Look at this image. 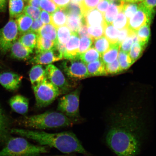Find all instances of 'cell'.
<instances>
[{
  "label": "cell",
  "mask_w": 156,
  "mask_h": 156,
  "mask_svg": "<svg viewBox=\"0 0 156 156\" xmlns=\"http://www.w3.org/2000/svg\"><path fill=\"white\" fill-rule=\"evenodd\" d=\"M153 113V107L139 102L109 107L105 117L107 146L118 156L139 155L151 136Z\"/></svg>",
  "instance_id": "6da1fadb"
},
{
  "label": "cell",
  "mask_w": 156,
  "mask_h": 156,
  "mask_svg": "<svg viewBox=\"0 0 156 156\" xmlns=\"http://www.w3.org/2000/svg\"><path fill=\"white\" fill-rule=\"evenodd\" d=\"M11 133L34 140L41 145L56 148L65 154L77 153L87 154V152L73 132L67 131L48 133L39 130L13 128Z\"/></svg>",
  "instance_id": "7a4b0ae2"
},
{
  "label": "cell",
  "mask_w": 156,
  "mask_h": 156,
  "mask_svg": "<svg viewBox=\"0 0 156 156\" xmlns=\"http://www.w3.org/2000/svg\"><path fill=\"white\" fill-rule=\"evenodd\" d=\"M18 122L25 127L38 130L67 127L76 124L73 120L62 113L53 111L23 117L18 120Z\"/></svg>",
  "instance_id": "3957f363"
},
{
  "label": "cell",
  "mask_w": 156,
  "mask_h": 156,
  "mask_svg": "<svg viewBox=\"0 0 156 156\" xmlns=\"http://www.w3.org/2000/svg\"><path fill=\"white\" fill-rule=\"evenodd\" d=\"M48 152L46 146L34 145L24 138L10 137L0 156H39Z\"/></svg>",
  "instance_id": "277c9868"
},
{
  "label": "cell",
  "mask_w": 156,
  "mask_h": 156,
  "mask_svg": "<svg viewBox=\"0 0 156 156\" xmlns=\"http://www.w3.org/2000/svg\"><path fill=\"white\" fill-rule=\"evenodd\" d=\"M32 88L36 98V106L38 108L48 106L62 94L59 89L47 78L41 83L32 86Z\"/></svg>",
  "instance_id": "5b68a950"
},
{
  "label": "cell",
  "mask_w": 156,
  "mask_h": 156,
  "mask_svg": "<svg viewBox=\"0 0 156 156\" xmlns=\"http://www.w3.org/2000/svg\"><path fill=\"white\" fill-rule=\"evenodd\" d=\"M80 93L79 89L64 95L58 100L57 110L76 123L81 122L79 110Z\"/></svg>",
  "instance_id": "8992f818"
},
{
  "label": "cell",
  "mask_w": 156,
  "mask_h": 156,
  "mask_svg": "<svg viewBox=\"0 0 156 156\" xmlns=\"http://www.w3.org/2000/svg\"><path fill=\"white\" fill-rule=\"evenodd\" d=\"M19 31L16 21L10 19L8 22L0 29V51L5 54L10 50L12 45L17 40Z\"/></svg>",
  "instance_id": "52a82bcc"
},
{
  "label": "cell",
  "mask_w": 156,
  "mask_h": 156,
  "mask_svg": "<svg viewBox=\"0 0 156 156\" xmlns=\"http://www.w3.org/2000/svg\"><path fill=\"white\" fill-rule=\"evenodd\" d=\"M86 65L79 58L75 59L66 60L62 62L61 66L68 77L73 79L81 80L90 76Z\"/></svg>",
  "instance_id": "ba28073f"
},
{
  "label": "cell",
  "mask_w": 156,
  "mask_h": 156,
  "mask_svg": "<svg viewBox=\"0 0 156 156\" xmlns=\"http://www.w3.org/2000/svg\"><path fill=\"white\" fill-rule=\"evenodd\" d=\"M45 71L47 78L59 89L62 94L69 92L71 87L59 69L53 64H49L47 66Z\"/></svg>",
  "instance_id": "9c48e42d"
},
{
  "label": "cell",
  "mask_w": 156,
  "mask_h": 156,
  "mask_svg": "<svg viewBox=\"0 0 156 156\" xmlns=\"http://www.w3.org/2000/svg\"><path fill=\"white\" fill-rule=\"evenodd\" d=\"M139 8L132 16L128 19V28L129 30L136 32L141 27L147 23L151 24L154 15L148 11L140 2Z\"/></svg>",
  "instance_id": "30bf717a"
},
{
  "label": "cell",
  "mask_w": 156,
  "mask_h": 156,
  "mask_svg": "<svg viewBox=\"0 0 156 156\" xmlns=\"http://www.w3.org/2000/svg\"><path fill=\"white\" fill-rule=\"evenodd\" d=\"M36 55L30 60L32 64H48L63 59V55L55 46L51 50Z\"/></svg>",
  "instance_id": "8fae6325"
},
{
  "label": "cell",
  "mask_w": 156,
  "mask_h": 156,
  "mask_svg": "<svg viewBox=\"0 0 156 156\" xmlns=\"http://www.w3.org/2000/svg\"><path fill=\"white\" fill-rule=\"evenodd\" d=\"M23 77L11 72L0 73V84L8 90L15 91L19 88Z\"/></svg>",
  "instance_id": "7c38bea8"
},
{
  "label": "cell",
  "mask_w": 156,
  "mask_h": 156,
  "mask_svg": "<svg viewBox=\"0 0 156 156\" xmlns=\"http://www.w3.org/2000/svg\"><path fill=\"white\" fill-rule=\"evenodd\" d=\"M80 37L77 33H72L69 41L66 44V51L63 58L66 60H73L79 58V48Z\"/></svg>",
  "instance_id": "4fadbf2b"
},
{
  "label": "cell",
  "mask_w": 156,
  "mask_h": 156,
  "mask_svg": "<svg viewBox=\"0 0 156 156\" xmlns=\"http://www.w3.org/2000/svg\"><path fill=\"white\" fill-rule=\"evenodd\" d=\"M10 50L12 57L19 60H28L33 53V50L26 47L18 40L13 43Z\"/></svg>",
  "instance_id": "5bb4252c"
},
{
  "label": "cell",
  "mask_w": 156,
  "mask_h": 156,
  "mask_svg": "<svg viewBox=\"0 0 156 156\" xmlns=\"http://www.w3.org/2000/svg\"><path fill=\"white\" fill-rule=\"evenodd\" d=\"M9 104L15 112L25 115L28 112L29 101L28 98L21 95H16L10 99Z\"/></svg>",
  "instance_id": "9a60e30c"
},
{
  "label": "cell",
  "mask_w": 156,
  "mask_h": 156,
  "mask_svg": "<svg viewBox=\"0 0 156 156\" xmlns=\"http://www.w3.org/2000/svg\"><path fill=\"white\" fill-rule=\"evenodd\" d=\"M10 121L0 105V145L5 144L9 138Z\"/></svg>",
  "instance_id": "2e32d148"
},
{
  "label": "cell",
  "mask_w": 156,
  "mask_h": 156,
  "mask_svg": "<svg viewBox=\"0 0 156 156\" xmlns=\"http://www.w3.org/2000/svg\"><path fill=\"white\" fill-rule=\"evenodd\" d=\"M83 23L87 27L97 26L105 23L104 15L97 9L88 12L83 17Z\"/></svg>",
  "instance_id": "e0dca14e"
},
{
  "label": "cell",
  "mask_w": 156,
  "mask_h": 156,
  "mask_svg": "<svg viewBox=\"0 0 156 156\" xmlns=\"http://www.w3.org/2000/svg\"><path fill=\"white\" fill-rule=\"evenodd\" d=\"M29 77L32 86L38 84L46 79L45 70L41 65H35L29 72Z\"/></svg>",
  "instance_id": "ac0fdd59"
},
{
  "label": "cell",
  "mask_w": 156,
  "mask_h": 156,
  "mask_svg": "<svg viewBox=\"0 0 156 156\" xmlns=\"http://www.w3.org/2000/svg\"><path fill=\"white\" fill-rule=\"evenodd\" d=\"M123 2L122 1L119 4L111 2L107 9L108 10L104 15V21L106 24H112L119 12L122 11Z\"/></svg>",
  "instance_id": "d6986e66"
},
{
  "label": "cell",
  "mask_w": 156,
  "mask_h": 156,
  "mask_svg": "<svg viewBox=\"0 0 156 156\" xmlns=\"http://www.w3.org/2000/svg\"><path fill=\"white\" fill-rule=\"evenodd\" d=\"M19 34L22 35L30 31L33 19L24 13L19 16L16 18Z\"/></svg>",
  "instance_id": "ffe728a7"
},
{
  "label": "cell",
  "mask_w": 156,
  "mask_h": 156,
  "mask_svg": "<svg viewBox=\"0 0 156 156\" xmlns=\"http://www.w3.org/2000/svg\"><path fill=\"white\" fill-rule=\"evenodd\" d=\"M120 48L119 44H111L110 48L101 55V58L103 63L106 64L115 61L118 57Z\"/></svg>",
  "instance_id": "44dd1931"
},
{
  "label": "cell",
  "mask_w": 156,
  "mask_h": 156,
  "mask_svg": "<svg viewBox=\"0 0 156 156\" xmlns=\"http://www.w3.org/2000/svg\"><path fill=\"white\" fill-rule=\"evenodd\" d=\"M87 68L90 76L107 75L105 64L101 58L87 64Z\"/></svg>",
  "instance_id": "7402d4cb"
},
{
  "label": "cell",
  "mask_w": 156,
  "mask_h": 156,
  "mask_svg": "<svg viewBox=\"0 0 156 156\" xmlns=\"http://www.w3.org/2000/svg\"><path fill=\"white\" fill-rule=\"evenodd\" d=\"M67 15L63 8H58L51 15V23L56 28L66 25Z\"/></svg>",
  "instance_id": "603a6c76"
},
{
  "label": "cell",
  "mask_w": 156,
  "mask_h": 156,
  "mask_svg": "<svg viewBox=\"0 0 156 156\" xmlns=\"http://www.w3.org/2000/svg\"><path fill=\"white\" fill-rule=\"evenodd\" d=\"M38 34L55 43L57 42V28L51 23L44 25L39 30Z\"/></svg>",
  "instance_id": "cb8c5ba5"
},
{
  "label": "cell",
  "mask_w": 156,
  "mask_h": 156,
  "mask_svg": "<svg viewBox=\"0 0 156 156\" xmlns=\"http://www.w3.org/2000/svg\"><path fill=\"white\" fill-rule=\"evenodd\" d=\"M24 8V0H9L10 19H16L22 14Z\"/></svg>",
  "instance_id": "d4e9b609"
},
{
  "label": "cell",
  "mask_w": 156,
  "mask_h": 156,
  "mask_svg": "<svg viewBox=\"0 0 156 156\" xmlns=\"http://www.w3.org/2000/svg\"><path fill=\"white\" fill-rule=\"evenodd\" d=\"M55 43L53 41L48 40L38 35L35 47L36 54L42 53L51 50L55 46Z\"/></svg>",
  "instance_id": "484cf974"
},
{
  "label": "cell",
  "mask_w": 156,
  "mask_h": 156,
  "mask_svg": "<svg viewBox=\"0 0 156 156\" xmlns=\"http://www.w3.org/2000/svg\"><path fill=\"white\" fill-rule=\"evenodd\" d=\"M38 36L37 33L29 31L21 35L18 40L26 47L34 50L36 46Z\"/></svg>",
  "instance_id": "4316f807"
},
{
  "label": "cell",
  "mask_w": 156,
  "mask_h": 156,
  "mask_svg": "<svg viewBox=\"0 0 156 156\" xmlns=\"http://www.w3.org/2000/svg\"><path fill=\"white\" fill-rule=\"evenodd\" d=\"M67 15L66 25L72 33H77L84 23L83 17L74 15Z\"/></svg>",
  "instance_id": "83f0119b"
},
{
  "label": "cell",
  "mask_w": 156,
  "mask_h": 156,
  "mask_svg": "<svg viewBox=\"0 0 156 156\" xmlns=\"http://www.w3.org/2000/svg\"><path fill=\"white\" fill-rule=\"evenodd\" d=\"M150 24V23H147L144 25L136 32L138 41L146 46L149 41L151 36Z\"/></svg>",
  "instance_id": "f1b7e54d"
},
{
  "label": "cell",
  "mask_w": 156,
  "mask_h": 156,
  "mask_svg": "<svg viewBox=\"0 0 156 156\" xmlns=\"http://www.w3.org/2000/svg\"><path fill=\"white\" fill-rule=\"evenodd\" d=\"M119 32V30L115 28L112 24H107L105 23L104 36L108 40L111 44L117 43Z\"/></svg>",
  "instance_id": "f546056e"
},
{
  "label": "cell",
  "mask_w": 156,
  "mask_h": 156,
  "mask_svg": "<svg viewBox=\"0 0 156 156\" xmlns=\"http://www.w3.org/2000/svg\"><path fill=\"white\" fill-rule=\"evenodd\" d=\"M101 56V55L92 46L86 51L80 55L79 58L84 63L87 64L100 59Z\"/></svg>",
  "instance_id": "4dcf8cb0"
},
{
  "label": "cell",
  "mask_w": 156,
  "mask_h": 156,
  "mask_svg": "<svg viewBox=\"0 0 156 156\" xmlns=\"http://www.w3.org/2000/svg\"><path fill=\"white\" fill-rule=\"evenodd\" d=\"M111 43L103 36L93 40L92 46L99 54L102 55L110 48Z\"/></svg>",
  "instance_id": "1f68e13d"
},
{
  "label": "cell",
  "mask_w": 156,
  "mask_h": 156,
  "mask_svg": "<svg viewBox=\"0 0 156 156\" xmlns=\"http://www.w3.org/2000/svg\"><path fill=\"white\" fill-rule=\"evenodd\" d=\"M118 60L122 72L128 69L134 62L130 57L129 53L119 51L118 55Z\"/></svg>",
  "instance_id": "d6a6232c"
},
{
  "label": "cell",
  "mask_w": 156,
  "mask_h": 156,
  "mask_svg": "<svg viewBox=\"0 0 156 156\" xmlns=\"http://www.w3.org/2000/svg\"><path fill=\"white\" fill-rule=\"evenodd\" d=\"M57 41L60 44H66L69 41L72 32L66 25L57 28Z\"/></svg>",
  "instance_id": "836d02e7"
},
{
  "label": "cell",
  "mask_w": 156,
  "mask_h": 156,
  "mask_svg": "<svg viewBox=\"0 0 156 156\" xmlns=\"http://www.w3.org/2000/svg\"><path fill=\"white\" fill-rule=\"evenodd\" d=\"M146 47L139 42L133 43L132 44L129 55L134 62L141 56Z\"/></svg>",
  "instance_id": "e575fe53"
},
{
  "label": "cell",
  "mask_w": 156,
  "mask_h": 156,
  "mask_svg": "<svg viewBox=\"0 0 156 156\" xmlns=\"http://www.w3.org/2000/svg\"><path fill=\"white\" fill-rule=\"evenodd\" d=\"M138 8V2H127L124 1L122 4V11L128 19L135 14Z\"/></svg>",
  "instance_id": "d590c367"
},
{
  "label": "cell",
  "mask_w": 156,
  "mask_h": 156,
  "mask_svg": "<svg viewBox=\"0 0 156 156\" xmlns=\"http://www.w3.org/2000/svg\"><path fill=\"white\" fill-rule=\"evenodd\" d=\"M128 19L122 11L119 12L112 24L115 28L119 30L128 28Z\"/></svg>",
  "instance_id": "8d00e7d4"
},
{
  "label": "cell",
  "mask_w": 156,
  "mask_h": 156,
  "mask_svg": "<svg viewBox=\"0 0 156 156\" xmlns=\"http://www.w3.org/2000/svg\"><path fill=\"white\" fill-rule=\"evenodd\" d=\"M101 0H82L80 3L83 17L88 12L97 6Z\"/></svg>",
  "instance_id": "74e56055"
},
{
  "label": "cell",
  "mask_w": 156,
  "mask_h": 156,
  "mask_svg": "<svg viewBox=\"0 0 156 156\" xmlns=\"http://www.w3.org/2000/svg\"><path fill=\"white\" fill-rule=\"evenodd\" d=\"M136 34V32L129 30V35L120 44V50L129 53L133 43V37Z\"/></svg>",
  "instance_id": "f35d334b"
},
{
  "label": "cell",
  "mask_w": 156,
  "mask_h": 156,
  "mask_svg": "<svg viewBox=\"0 0 156 156\" xmlns=\"http://www.w3.org/2000/svg\"><path fill=\"white\" fill-rule=\"evenodd\" d=\"M104 24L97 26L88 27L87 31L90 38L93 40L104 36Z\"/></svg>",
  "instance_id": "ab89813d"
},
{
  "label": "cell",
  "mask_w": 156,
  "mask_h": 156,
  "mask_svg": "<svg viewBox=\"0 0 156 156\" xmlns=\"http://www.w3.org/2000/svg\"><path fill=\"white\" fill-rule=\"evenodd\" d=\"M64 9L67 15H74L83 17L79 3L71 2Z\"/></svg>",
  "instance_id": "60d3db41"
},
{
  "label": "cell",
  "mask_w": 156,
  "mask_h": 156,
  "mask_svg": "<svg viewBox=\"0 0 156 156\" xmlns=\"http://www.w3.org/2000/svg\"><path fill=\"white\" fill-rule=\"evenodd\" d=\"M40 8L49 13H53L58 9V7L52 0H41Z\"/></svg>",
  "instance_id": "b9f144b4"
},
{
  "label": "cell",
  "mask_w": 156,
  "mask_h": 156,
  "mask_svg": "<svg viewBox=\"0 0 156 156\" xmlns=\"http://www.w3.org/2000/svg\"><path fill=\"white\" fill-rule=\"evenodd\" d=\"M105 70L107 75H114L121 73L119 63L117 59L114 62L110 63L105 64Z\"/></svg>",
  "instance_id": "7bdbcfd3"
},
{
  "label": "cell",
  "mask_w": 156,
  "mask_h": 156,
  "mask_svg": "<svg viewBox=\"0 0 156 156\" xmlns=\"http://www.w3.org/2000/svg\"><path fill=\"white\" fill-rule=\"evenodd\" d=\"M29 16L34 20L39 19L40 18L41 9L30 5H27L24 8L23 13Z\"/></svg>",
  "instance_id": "ee69618b"
},
{
  "label": "cell",
  "mask_w": 156,
  "mask_h": 156,
  "mask_svg": "<svg viewBox=\"0 0 156 156\" xmlns=\"http://www.w3.org/2000/svg\"><path fill=\"white\" fill-rule=\"evenodd\" d=\"M81 38L79 48L80 55L86 51L92 46L93 41L92 39L87 37Z\"/></svg>",
  "instance_id": "f6af8a7d"
},
{
  "label": "cell",
  "mask_w": 156,
  "mask_h": 156,
  "mask_svg": "<svg viewBox=\"0 0 156 156\" xmlns=\"http://www.w3.org/2000/svg\"><path fill=\"white\" fill-rule=\"evenodd\" d=\"M140 2L148 11L151 14L154 15L156 0H142Z\"/></svg>",
  "instance_id": "bcb514c9"
},
{
  "label": "cell",
  "mask_w": 156,
  "mask_h": 156,
  "mask_svg": "<svg viewBox=\"0 0 156 156\" xmlns=\"http://www.w3.org/2000/svg\"><path fill=\"white\" fill-rule=\"evenodd\" d=\"M110 4V2L109 0H101L97 5V9L104 15Z\"/></svg>",
  "instance_id": "7dc6e473"
},
{
  "label": "cell",
  "mask_w": 156,
  "mask_h": 156,
  "mask_svg": "<svg viewBox=\"0 0 156 156\" xmlns=\"http://www.w3.org/2000/svg\"><path fill=\"white\" fill-rule=\"evenodd\" d=\"M44 24L40 19L35 20L33 21L30 29V31L38 34L40 29L43 26Z\"/></svg>",
  "instance_id": "c3c4849f"
},
{
  "label": "cell",
  "mask_w": 156,
  "mask_h": 156,
  "mask_svg": "<svg viewBox=\"0 0 156 156\" xmlns=\"http://www.w3.org/2000/svg\"><path fill=\"white\" fill-rule=\"evenodd\" d=\"M129 33V30L128 28L119 30L117 43L120 44L128 36Z\"/></svg>",
  "instance_id": "681fc988"
},
{
  "label": "cell",
  "mask_w": 156,
  "mask_h": 156,
  "mask_svg": "<svg viewBox=\"0 0 156 156\" xmlns=\"http://www.w3.org/2000/svg\"><path fill=\"white\" fill-rule=\"evenodd\" d=\"M87 28V26L84 23H83L80 27L77 33L80 38L87 37L91 38L88 32Z\"/></svg>",
  "instance_id": "f907efd6"
},
{
  "label": "cell",
  "mask_w": 156,
  "mask_h": 156,
  "mask_svg": "<svg viewBox=\"0 0 156 156\" xmlns=\"http://www.w3.org/2000/svg\"><path fill=\"white\" fill-rule=\"evenodd\" d=\"M40 15L41 20L44 23V24L51 23V15L49 13L46 11L42 10Z\"/></svg>",
  "instance_id": "816d5d0a"
},
{
  "label": "cell",
  "mask_w": 156,
  "mask_h": 156,
  "mask_svg": "<svg viewBox=\"0 0 156 156\" xmlns=\"http://www.w3.org/2000/svg\"><path fill=\"white\" fill-rule=\"evenodd\" d=\"M58 8H65L71 0H52Z\"/></svg>",
  "instance_id": "f5cc1de1"
},
{
  "label": "cell",
  "mask_w": 156,
  "mask_h": 156,
  "mask_svg": "<svg viewBox=\"0 0 156 156\" xmlns=\"http://www.w3.org/2000/svg\"><path fill=\"white\" fill-rule=\"evenodd\" d=\"M41 0H29L28 5L32 6L40 9V2Z\"/></svg>",
  "instance_id": "db71d44e"
},
{
  "label": "cell",
  "mask_w": 156,
  "mask_h": 156,
  "mask_svg": "<svg viewBox=\"0 0 156 156\" xmlns=\"http://www.w3.org/2000/svg\"><path fill=\"white\" fill-rule=\"evenodd\" d=\"M7 0H0V12H5L6 9Z\"/></svg>",
  "instance_id": "11a10c76"
},
{
  "label": "cell",
  "mask_w": 156,
  "mask_h": 156,
  "mask_svg": "<svg viewBox=\"0 0 156 156\" xmlns=\"http://www.w3.org/2000/svg\"><path fill=\"white\" fill-rule=\"evenodd\" d=\"M121 1L127 2L137 3L142 1V0H121Z\"/></svg>",
  "instance_id": "9f6ffc18"
},
{
  "label": "cell",
  "mask_w": 156,
  "mask_h": 156,
  "mask_svg": "<svg viewBox=\"0 0 156 156\" xmlns=\"http://www.w3.org/2000/svg\"><path fill=\"white\" fill-rule=\"evenodd\" d=\"M112 3H120L122 1H121V0H109Z\"/></svg>",
  "instance_id": "6f0895ef"
},
{
  "label": "cell",
  "mask_w": 156,
  "mask_h": 156,
  "mask_svg": "<svg viewBox=\"0 0 156 156\" xmlns=\"http://www.w3.org/2000/svg\"><path fill=\"white\" fill-rule=\"evenodd\" d=\"M24 1L25 2H28V1L29 0H24Z\"/></svg>",
  "instance_id": "680465c9"
},
{
  "label": "cell",
  "mask_w": 156,
  "mask_h": 156,
  "mask_svg": "<svg viewBox=\"0 0 156 156\" xmlns=\"http://www.w3.org/2000/svg\"><path fill=\"white\" fill-rule=\"evenodd\" d=\"M67 156V155H62V156Z\"/></svg>",
  "instance_id": "91938a15"
},
{
  "label": "cell",
  "mask_w": 156,
  "mask_h": 156,
  "mask_svg": "<svg viewBox=\"0 0 156 156\" xmlns=\"http://www.w3.org/2000/svg\"><path fill=\"white\" fill-rule=\"evenodd\" d=\"M0 67H1V66H0Z\"/></svg>",
  "instance_id": "94428289"
}]
</instances>
